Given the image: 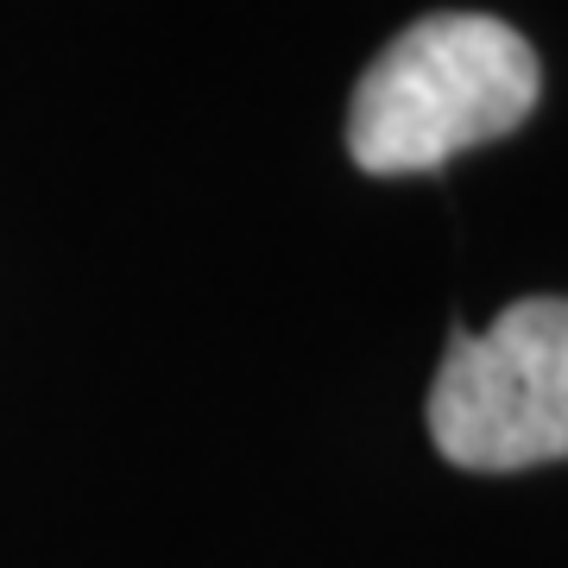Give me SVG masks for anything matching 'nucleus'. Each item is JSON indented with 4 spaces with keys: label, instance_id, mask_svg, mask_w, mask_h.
Segmentation results:
<instances>
[{
    "label": "nucleus",
    "instance_id": "f257e3e1",
    "mask_svg": "<svg viewBox=\"0 0 568 568\" xmlns=\"http://www.w3.org/2000/svg\"><path fill=\"white\" fill-rule=\"evenodd\" d=\"M544 89L525 32L493 13H429L366 63L347 102V152L366 178L443 171L467 145L506 140Z\"/></svg>",
    "mask_w": 568,
    "mask_h": 568
},
{
    "label": "nucleus",
    "instance_id": "f03ea898",
    "mask_svg": "<svg viewBox=\"0 0 568 568\" xmlns=\"http://www.w3.org/2000/svg\"><path fill=\"white\" fill-rule=\"evenodd\" d=\"M429 436L467 474L568 462V297H525L455 335L429 386Z\"/></svg>",
    "mask_w": 568,
    "mask_h": 568
}]
</instances>
